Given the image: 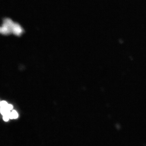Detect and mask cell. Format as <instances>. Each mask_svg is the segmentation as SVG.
<instances>
[{
  "mask_svg": "<svg viewBox=\"0 0 146 146\" xmlns=\"http://www.w3.org/2000/svg\"><path fill=\"white\" fill-rule=\"evenodd\" d=\"M23 32V29L20 25L13 23L11 19L7 18L4 20L2 26L0 27V33L3 35L13 34L19 36Z\"/></svg>",
  "mask_w": 146,
  "mask_h": 146,
  "instance_id": "1",
  "label": "cell"
},
{
  "mask_svg": "<svg viewBox=\"0 0 146 146\" xmlns=\"http://www.w3.org/2000/svg\"><path fill=\"white\" fill-rule=\"evenodd\" d=\"M13 108L12 105L9 104L5 101H0V113L5 121H9L11 111L13 110Z\"/></svg>",
  "mask_w": 146,
  "mask_h": 146,
  "instance_id": "2",
  "label": "cell"
},
{
  "mask_svg": "<svg viewBox=\"0 0 146 146\" xmlns=\"http://www.w3.org/2000/svg\"><path fill=\"white\" fill-rule=\"evenodd\" d=\"M18 112L15 110H12L11 112L9 115V119H15L18 117Z\"/></svg>",
  "mask_w": 146,
  "mask_h": 146,
  "instance_id": "3",
  "label": "cell"
}]
</instances>
